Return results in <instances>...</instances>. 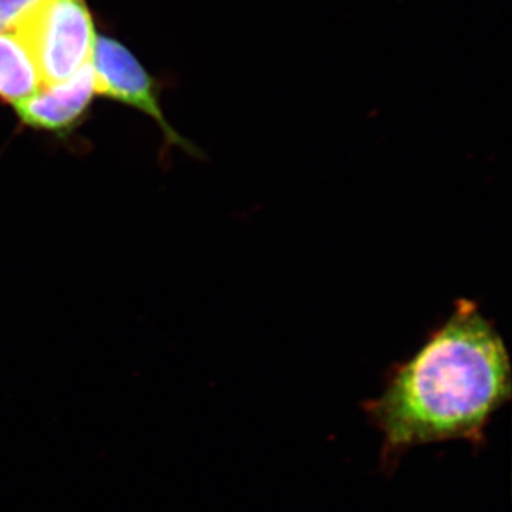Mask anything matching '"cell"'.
<instances>
[{"label":"cell","instance_id":"1","mask_svg":"<svg viewBox=\"0 0 512 512\" xmlns=\"http://www.w3.org/2000/svg\"><path fill=\"white\" fill-rule=\"evenodd\" d=\"M511 397L503 336L476 303L461 299L409 360L392 367L383 393L363 412L382 433L380 466L390 471L414 447L451 440L484 446L488 424Z\"/></svg>","mask_w":512,"mask_h":512},{"label":"cell","instance_id":"2","mask_svg":"<svg viewBox=\"0 0 512 512\" xmlns=\"http://www.w3.org/2000/svg\"><path fill=\"white\" fill-rule=\"evenodd\" d=\"M39 69L43 87L92 63L97 33L86 0H42L15 26Z\"/></svg>","mask_w":512,"mask_h":512},{"label":"cell","instance_id":"3","mask_svg":"<svg viewBox=\"0 0 512 512\" xmlns=\"http://www.w3.org/2000/svg\"><path fill=\"white\" fill-rule=\"evenodd\" d=\"M97 96L133 107L156 121L163 131L165 143L197 156L192 146L165 119L160 103V84L147 72L143 63L116 37L97 35L92 59Z\"/></svg>","mask_w":512,"mask_h":512},{"label":"cell","instance_id":"4","mask_svg":"<svg viewBox=\"0 0 512 512\" xmlns=\"http://www.w3.org/2000/svg\"><path fill=\"white\" fill-rule=\"evenodd\" d=\"M96 96L90 63L70 79L42 87L29 99L13 106V109L20 126L64 138L83 123Z\"/></svg>","mask_w":512,"mask_h":512},{"label":"cell","instance_id":"5","mask_svg":"<svg viewBox=\"0 0 512 512\" xmlns=\"http://www.w3.org/2000/svg\"><path fill=\"white\" fill-rule=\"evenodd\" d=\"M42 87L35 59L19 30L0 32V103L16 106Z\"/></svg>","mask_w":512,"mask_h":512},{"label":"cell","instance_id":"6","mask_svg":"<svg viewBox=\"0 0 512 512\" xmlns=\"http://www.w3.org/2000/svg\"><path fill=\"white\" fill-rule=\"evenodd\" d=\"M42 0H0V32L15 28Z\"/></svg>","mask_w":512,"mask_h":512}]
</instances>
